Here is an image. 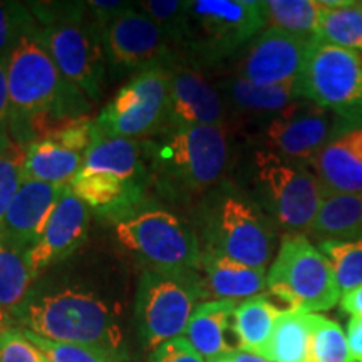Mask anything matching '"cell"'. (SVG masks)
Returning <instances> with one entry per match:
<instances>
[{
	"label": "cell",
	"instance_id": "cell-1",
	"mask_svg": "<svg viewBox=\"0 0 362 362\" xmlns=\"http://www.w3.org/2000/svg\"><path fill=\"white\" fill-rule=\"evenodd\" d=\"M13 325L51 341L84 344L123 357L124 325L119 302L86 285L35 284Z\"/></svg>",
	"mask_w": 362,
	"mask_h": 362
},
{
	"label": "cell",
	"instance_id": "cell-2",
	"mask_svg": "<svg viewBox=\"0 0 362 362\" xmlns=\"http://www.w3.org/2000/svg\"><path fill=\"white\" fill-rule=\"evenodd\" d=\"M6 71L11 96V131L33 116H47L49 131L64 121L88 116L86 94L61 74L39 24L30 27L8 54Z\"/></svg>",
	"mask_w": 362,
	"mask_h": 362
},
{
	"label": "cell",
	"instance_id": "cell-3",
	"mask_svg": "<svg viewBox=\"0 0 362 362\" xmlns=\"http://www.w3.org/2000/svg\"><path fill=\"white\" fill-rule=\"evenodd\" d=\"M143 155L151 163L155 178L170 192L203 193L223 178L230 160L226 126L158 131L146 138Z\"/></svg>",
	"mask_w": 362,
	"mask_h": 362
},
{
	"label": "cell",
	"instance_id": "cell-4",
	"mask_svg": "<svg viewBox=\"0 0 362 362\" xmlns=\"http://www.w3.org/2000/svg\"><path fill=\"white\" fill-rule=\"evenodd\" d=\"M30 12L61 74L98 99L104 78V33L89 19L84 4H34Z\"/></svg>",
	"mask_w": 362,
	"mask_h": 362
},
{
	"label": "cell",
	"instance_id": "cell-5",
	"mask_svg": "<svg viewBox=\"0 0 362 362\" xmlns=\"http://www.w3.org/2000/svg\"><path fill=\"white\" fill-rule=\"evenodd\" d=\"M203 240L202 252L267 269L275 248L274 221L250 194L225 185L203 206Z\"/></svg>",
	"mask_w": 362,
	"mask_h": 362
},
{
	"label": "cell",
	"instance_id": "cell-6",
	"mask_svg": "<svg viewBox=\"0 0 362 362\" xmlns=\"http://www.w3.org/2000/svg\"><path fill=\"white\" fill-rule=\"evenodd\" d=\"M202 302H206V293L197 270H144L134 300L136 329L144 349L153 352L183 336Z\"/></svg>",
	"mask_w": 362,
	"mask_h": 362
},
{
	"label": "cell",
	"instance_id": "cell-7",
	"mask_svg": "<svg viewBox=\"0 0 362 362\" xmlns=\"http://www.w3.org/2000/svg\"><path fill=\"white\" fill-rule=\"evenodd\" d=\"M253 200L287 235L307 237L324 202L319 180L307 165L269 151L253 156Z\"/></svg>",
	"mask_w": 362,
	"mask_h": 362
},
{
	"label": "cell",
	"instance_id": "cell-8",
	"mask_svg": "<svg viewBox=\"0 0 362 362\" xmlns=\"http://www.w3.org/2000/svg\"><path fill=\"white\" fill-rule=\"evenodd\" d=\"M267 29L262 2L255 0H193L180 44L197 64L223 61Z\"/></svg>",
	"mask_w": 362,
	"mask_h": 362
},
{
	"label": "cell",
	"instance_id": "cell-9",
	"mask_svg": "<svg viewBox=\"0 0 362 362\" xmlns=\"http://www.w3.org/2000/svg\"><path fill=\"white\" fill-rule=\"evenodd\" d=\"M267 287L288 309L310 314L330 310L342 296L329 259L302 235H285L267 274Z\"/></svg>",
	"mask_w": 362,
	"mask_h": 362
},
{
	"label": "cell",
	"instance_id": "cell-10",
	"mask_svg": "<svg viewBox=\"0 0 362 362\" xmlns=\"http://www.w3.org/2000/svg\"><path fill=\"white\" fill-rule=\"evenodd\" d=\"M115 237L119 245L141 259L148 269H198L202 247L183 220L161 208L133 211L117 221Z\"/></svg>",
	"mask_w": 362,
	"mask_h": 362
},
{
	"label": "cell",
	"instance_id": "cell-11",
	"mask_svg": "<svg viewBox=\"0 0 362 362\" xmlns=\"http://www.w3.org/2000/svg\"><path fill=\"white\" fill-rule=\"evenodd\" d=\"M297 88L304 101L339 119H362V54L314 40Z\"/></svg>",
	"mask_w": 362,
	"mask_h": 362
},
{
	"label": "cell",
	"instance_id": "cell-12",
	"mask_svg": "<svg viewBox=\"0 0 362 362\" xmlns=\"http://www.w3.org/2000/svg\"><path fill=\"white\" fill-rule=\"evenodd\" d=\"M170 64L139 71L96 119L99 136L138 139L163 129L168 104Z\"/></svg>",
	"mask_w": 362,
	"mask_h": 362
},
{
	"label": "cell",
	"instance_id": "cell-13",
	"mask_svg": "<svg viewBox=\"0 0 362 362\" xmlns=\"http://www.w3.org/2000/svg\"><path fill=\"white\" fill-rule=\"evenodd\" d=\"M337 124V116L302 99L267 123L262 133L264 151L309 166Z\"/></svg>",
	"mask_w": 362,
	"mask_h": 362
},
{
	"label": "cell",
	"instance_id": "cell-14",
	"mask_svg": "<svg viewBox=\"0 0 362 362\" xmlns=\"http://www.w3.org/2000/svg\"><path fill=\"white\" fill-rule=\"evenodd\" d=\"M314 40L267 27L248 44L235 76L260 86L297 83Z\"/></svg>",
	"mask_w": 362,
	"mask_h": 362
},
{
	"label": "cell",
	"instance_id": "cell-15",
	"mask_svg": "<svg viewBox=\"0 0 362 362\" xmlns=\"http://www.w3.org/2000/svg\"><path fill=\"white\" fill-rule=\"evenodd\" d=\"M104 51L112 67L124 71H143L165 64L171 59V40L144 16L131 7L116 17L104 30Z\"/></svg>",
	"mask_w": 362,
	"mask_h": 362
},
{
	"label": "cell",
	"instance_id": "cell-16",
	"mask_svg": "<svg viewBox=\"0 0 362 362\" xmlns=\"http://www.w3.org/2000/svg\"><path fill=\"white\" fill-rule=\"evenodd\" d=\"M225 99L193 62L170 67L168 104L163 128L226 126Z\"/></svg>",
	"mask_w": 362,
	"mask_h": 362
},
{
	"label": "cell",
	"instance_id": "cell-17",
	"mask_svg": "<svg viewBox=\"0 0 362 362\" xmlns=\"http://www.w3.org/2000/svg\"><path fill=\"white\" fill-rule=\"evenodd\" d=\"M324 197L362 192V119L344 121L310 161Z\"/></svg>",
	"mask_w": 362,
	"mask_h": 362
},
{
	"label": "cell",
	"instance_id": "cell-18",
	"mask_svg": "<svg viewBox=\"0 0 362 362\" xmlns=\"http://www.w3.org/2000/svg\"><path fill=\"white\" fill-rule=\"evenodd\" d=\"M88 205L76 197L71 187H66L45 225L42 237L30 250H27L34 274L39 277L49 267L59 264L78 250L88 233Z\"/></svg>",
	"mask_w": 362,
	"mask_h": 362
},
{
	"label": "cell",
	"instance_id": "cell-19",
	"mask_svg": "<svg viewBox=\"0 0 362 362\" xmlns=\"http://www.w3.org/2000/svg\"><path fill=\"white\" fill-rule=\"evenodd\" d=\"M64 188L42 181H22L0 225V242L19 250H30L42 237Z\"/></svg>",
	"mask_w": 362,
	"mask_h": 362
},
{
	"label": "cell",
	"instance_id": "cell-20",
	"mask_svg": "<svg viewBox=\"0 0 362 362\" xmlns=\"http://www.w3.org/2000/svg\"><path fill=\"white\" fill-rule=\"evenodd\" d=\"M197 272L202 277L206 300L235 302L260 296L267 287L269 274L267 269L238 264L211 252H202Z\"/></svg>",
	"mask_w": 362,
	"mask_h": 362
},
{
	"label": "cell",
	"instance_id": "cell-21",
	"mask_svg": "<svg viewBox=\"0 0 362 362\" xmlns=\"http://www.w3.org/2000/svg\"><path fill=\"white\" fill-rule=\"evenodd\" d=\"M238 304L235 300H206L193 312L183 337L206 362L221 361L237 349L230 342L228 332H233V314Z\"/></svg>",
	"mask_w": 362,
	"mask_h": 362
},
{
	"label": "cell",
	"instance_id": "cell-22",
	"mask_svg": "<svg viewBox=\"0 0 362 362\" xmlns=\"http://www.w3.org/2000/svg\"><path fill=\"white\" fill-rule=\"evenodd\" d=\"M69 187L86 205L117 216V221L143 198V181H124L110 173L79 171Z\"/></svg>",
	"mask_w": 362,
	"mask_h": 362
},
{
	"label": "cell",
	"instance_id": "cell-23",
	"mask_svg": "<svg viewBox=\"0 0 362 362\" xmlns=\"http://www.w3.org/2000/svg\"><path fill=\"white\" fill-rule=\"evenodd\" d=\"M121 136H98L86 151L81 171L110 173L124 181H143V144Z\"/></svg>",
	"mask_w": 362,
	"mask_h": 362
},
{
	"label": "cell",
	"instance_id": "cell-24",
	"mask_svg": "<svg viewBox=\"0 0 362 362\" xmlns=\"http://www.w3.org/2000/svg\"><path fill=\"white\" fill-rule=\"evenodd\" d=\"M225 93L230 104L238 111L253 116H270V119L302 101L297 83L260 86L237 76L225 84Z\"/></svg>",
	"mask_w": 362,
	"mask_h": 362
},
{
	"label": "cell",
	"instance_id": "cell-25",
	"mask_svg": "<svg viewBox=\"0 0 362 362\" xmlns=\"http://www.w3.org/2000/svg\"><path fill=\"white\" fill-rule=\"evenodd\" d=\"M84 156L54 143L51 139H39L27 146L24 180L42 181L56 187H69L83 168Z\"/></svg>",
	"mask_w": 362,
	"mask_h": 362
},
{
	"label": "cell",
	"instance_id": "cell-26",
	"mask_svg": "<svg viewBox=\"0 0 362 362\" xmlns=\"http://www.w3.org/2000/svg\"><path fill=\"white\" fill-rule=\"evenodd\" d=\"M310 235L319 243L362 238V192L324 197Z\"/></svg>",
	"mask_w": 362,
	"mask_h": 362
},
{
	"label": "cell",
	"instance_id": "cell-27",
	"mask_svg": "<svg viewBox=\"0 0 362 362\" xmlns=\"http://www.w3.org/2000/svg\"><path fill=\"white\" fill-rule=\"evenodd\" d=\"M310 336V312L284 309L260 356L272 362H307Z\"/></svg>",
	"mask_w": 362,
	"mask_h": 362
},
{
	"label": "cell",
	"instance_id": "cell-28",
	"mask_svg": "<svg viewBox=\"0 0 362 362\" xmlns=\"http://www.w3.org/2000/svg\"><path fill=\"white\" fill-rule=\"evenodd\" d=\"M280 314L282 309H279L265 293L240 302L233 314V334L238 349L260 354L274 332Z\"/></svg>",
	"mask_w": 362,
	"mask_h": 362
},
{
	"label": "cell",
	"instance_id": "cell-29",
	"mask_svg": "<svg viewBox=\"0 0 362 362\" xmlns=\"http://www.w3.org/2000/svg\"><path fill=\"white\" fill-rule=\"evenodd\" d=\"M315 40L362 54V2L320 0Z\"/></svg>",
	"mask_w": 362,
	"mask_h": 362
},
{
	"label": "cell",
	"instance_id": "cell-30",
	"mask_svg": "<svg viewBox=\"0 0 362 362\" xmlns=\"http://www.w3.org/2000/svg\"><path fill=\"white\" fill-rule=\"evenodd\" d=\"M35 279L37 275L29 264L27 250L0 242V309L11 317L12 322L33 292Z\"/></svg>",
	"mask_w": 362,
	"mask_h": 362
},
{
	"label": "cell",
	"instance_id": "cell-31",
	"mask_svg": "<svg viewBox=\"0 0 362 362\" xmlns=\"http://www.w3.org/2000/svg\"><path fill=\"white\" fill-rule=\"evenodd\" d=\"M267 27L315 39L319 27V0H267L262 2Z\"/></svg>",
	"mask_w": 362,
	"mask_h": 362
},
{
	"label": "cell",
	"instance_id": "cell-32",
	"mask_svg": "<svg viewBox=\"0 0 362 362\" xmlns=\"http://www.w3.org/2000/svg\"><path fill=\"white\" fill-rule=\"evenodd\" d=\"M310 347L307 362H356L341 325L325 315L310 314Z\"/></svg>",
	"mask_w": 362,
	"mask_h": 362
},
{
	"label": "cell",
	"instance_id": "cell-33",
	"mask_svg": "<svg viewBox=\"0 0 362 362\" xmlns=\"http://www.w3.org/2000/svg\"><path fill=\"white\" fill-rule=\"evenodd\" d=\"M319 248L332 265L341 293L362 285V238L329 240Z\"/></svg>",
	"mask_w": 362,
	"mask_h": 362
},
{
	"label": "cell",
	"instance_id": "cell-34",
	"mask_svg": "<svg viewBox=\"0 0 362 362\" xmlns=\"http://www.w3.org/2000/svg\"><path fill=\"white\" fill-rule=\"evenodd\" d=\"M22 330V329H21ZM27 337L33 341L40 351L44 352L51 362H119L121 357L107 352L99 347L84 346V344H72V342H59L51 341L40 336H35L33 332L24 330Z\"/></svg>",
	"mask_w": 362,
	"mask_h": 362
},
{
	"label": "cell",
	"instance_id": "cell-35",
	"mask_svg": "<svg viewBox=\"0 0 362 362\" xmlns=\"http://www.w3.org/2000/svg\"><path fill=\"white\" fill-rule=\"evenodd\" d=\"M188 4L181 0H144L138 2V11L149 17L160 27L171 44H180L183 39L185 24H187Z\"/></svg>",
	"mask_w": 362,
	"mask_h": 362
},
{
	"label": "cell",
	"instance_id": "cell-36",
	"mask_svg": "<svg viewBox=\"0 0 362 362\" xmlns=\"http://www.w3.org/2000/svg\"><path fill=\"white\" fill-rule=\"evenodd\" d=\"M25 153L27 148L16 141L0 153V225L24 181Z\"/></svg>",
	"mask_w": 362,
	"mask_h": 362
},
{
	"label": "cell",
	"instance_id": "cell-37",
	"mask_svg": "<svg viewBox=\"0 0 362 362\" xmlns=\"http://www.w3.org/2000/svg\"><path fill=\"white\" fill-rule=\"evenodd\" d=\"M37 24L29 7L17 2H0V61H6L19 39Z\"/></svg>",
	"mask_w": 362,
	"mask_h": 362
},
{
	"label": "cell",
	"instance_id": "cell-38",
	"mask_svg": "<svg viewBox=\"0 0 362 362\" xmlns=\"http://www.w3.org/2000/svg\"><path fill=\"white\" fill-rule=\"evenodd\" d=\"M0 362H51L42 351L25 336L24 330L12 327L0 336Z\"/></svg>",
	"mask_w": 362,
	"mask_h": 362
},
{
	"label": "cell",
	"instance_id": "cell-39",
	"mask_svg": "<svg viewBox=\"0 0 362 362\" xmlns=\"http://www.w3.org/2000/svg\"><path fill=\"white\" fill-rule=\"evenodd\" d=\"M149 362H206V361L198 354V351L187 341V337L180 336V337L171 339V341L163 342L160 347H156V349L151 352Z\"/></svg>",
	"mask_w": 362,
	"mask_h": 362
},
{
	"label": "cell",
	"instance_id": "cell-40",
	"mask_svg": "<svg viewBox=\"0 0 362 362\" xmlns=\"http://www.w3.org/2000/svg\"><path fill=\"white\" fill-rule=\"evenodd\" d=\"M131 7H133V4L117 2V0H89V2H86V11H88L89 19L103 33L116 17H119L121 13Z\"/></svg>",
	"mask_w": 362,
	"mask_h": 362
},
{
	"label": "cell",
	"instance_id": "cell-41",
	"mask_svg": "<svg viewBox=\"0 0 362 362\" xmlns=\"http://www.w3.org/2000/svg\"><path fill=\"white\" fill-rule=\"evenodd\" d=\"M8 126H11V96H8L6 61H0V153L6 151L12 143Z\"/></svg>",
	"mask_w": 362,
	"mask_h": 362
},
{
	"label": "cell",
	"instance_id": "cell-42",
	"mask_svg": "<svg viewBox=\"0 0 362 362\" xmlns=\"http://www.w3.org/2000/svg\"><path fill=\"white\" fill-rule=\"evenodd\" d=\"M347 342L356 362H362V319L351 317L347 324Z\"/></svg>",
	"mask_w": 362,
	"mask_h": 362
},
{
	"label": "cell",
	"instance_id": "cell-43",
	"mask_svg": "<svg viewBox=\"0 0 362 362\" xmlns=\"http://www.w3.org/2000/svg\"><path fill=\"white\" fill-rule=\"evenodd\" d=\"M341 309L352 317H359L362 319V285L352 288V291L342 293L341 300Z\"/></svg>",
	"mask_w": 362,
	"mask_h": 362
},
{
	"label": "cell",
	"instance_id": "cell-44",
	"mask_svg": "<svg viewBox=\"0 0 362 362\" xmlns=\"http://www.w3.org/2000/svg\"><path fill=\"white\" fill-rule=\"evenodd\" d=\"M223 361L226 362H272L264 356L255 354V352L242 351V349H235L233 352H230L228 356L223 357Z\"/></svg>",
	"mask_w": 362,
	"mask_h": 362
},
{
	"label": "cell",
	"instance_id": "cell-45",
	"mask_svg": "<svg viewBox=\"0 0 362 362\" xmlns=\"http://www.w3.org/2000/svg\"><path fill=\"white\" fill-rule=\"evenodd\" d=\"M12 327H13V322L11 320V317H8L6 312L0 309V336Z\"/></svg>",
	"mask_w": 362,
	"mask_h": 362
},
{
	"label": "cell",
	"instance_id": "cell-46",
	"mask_svg": "<svg viewBox=\"0 0 362 362\" xmlns=\"http://www.w3.org/2000/svg\"><path fill=\"white\" fill-rule=\"evenodd\" d=\"M216 362H226V361H223V359H221V361H216Z\"/></svg>",
	"mask_w": 362,
	"mask_h": 362
}]
</instances>
